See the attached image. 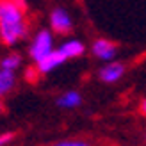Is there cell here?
<instances>
[{"mask_svg": "<svg viewBox=\"0 0 146 146\" xmlns=\"http://www.w3.org/2000/svg\"><path fill=\"white\" fill-rule=\"evenodd\" d=\"M4 112V105H2V100H0V114Z\"/></svg>", "mask_w": 146, "mask_h": 146, "instance_id": "cell-14", "label": "cell"}, {"mask_svg": "<svg viewBox=\"0 0 146 146\" xmlns=\"http://www.w3.org/2000/svg\"><path fill=\"white\" fill-rule=\"evenodd\" d=\"M38 77H39V73L36 71V68H29V70H25V80H29V82H34Z\"/></svg>", "mask_w": 146, "mask_h": 146, "instance_id": "cell-13", "label": "cell"}, {"mask_svg": "<svg viewBox=\"0 0 146 146\" xmlns=\"http://www.w3.org/2000/svg\"><path fill=\"white\" fill-rule=\"evenodd\" d=\"M57 50H59V52L62 54V57L68 61V59H77V57L84 55L86 45L80 39H66L62 45L57 46Z\"/></svg>", "mask_w": 146, "mask_h": 146, "instance_id": "cell-7", "label": "cell"}, {"mask_svg": "<svg viewBox=\"0 0 146 146\" xmlns=\"http://www.w3.org/2000/svg\"><path fill=\"white\" fill-rule=\"evenodd\" d=\"M52 146H93L89 141H84V139H64V141H59Z\"/></svg>", "mask_w": 146, "mask_h": 146, "instance_id": "cell-11", "label": "cell"}, {"mask_svg": "<svg viewBox=\"0 0 146 146\" xmlns=\"http://www.w3.org/2000/svg\"><path fill=\"white\" fill-rule=\"evenodd\" d=\"M125 64L119 62V61H109L105 66H102L100 71H98V77L102 82L105 84H116L119 82V80L123 78V75H125Z\"/></svg>", "mask_w": 146, "mask_h": 146, "instance_id": "cell-5", "label": "cell"}, {"mask_svg": "<svg viewBox=\"0 0 146 146\" xmlns=\"http://www.w3.org/2000/svg\"><path fill=\"white\" fill-rule=\"evenodd\" d=\"M14 86H16V73L0 68V100L9 94Z\"/></svg>", "mask_w": 146, "mask_h": 146, "instance_id": "cell-9", "label": "cell"}, {"mask_svg": "<svg viewBox=\"0 0 146 146\" xmlns=\"http://www.w3.org/2000/svg\"><path fill=\"white\" fill-rule=\"evenodd\" d=\"M55 48V41H54V32L48 29H41L34 34V38L29 46V57L32 59V62L41 61L43 57H46L52 50Z\"/></svg>", "mask_w": 146, "mask_h": 146, "instance_id": "cell-2", "label": "cell"}, {"mask_svg": "<svg viewBox=\"0 0 146 146\" xmlns=\"http://www.w3.org/2000/svg\"><path fill=\"white\" fill-rule=\"evenodd\" d=\"M21 64H23V57L18 52H11V54H7L0 59V68L7 70V71H13V73H16V70L21 68Z\"/></svg>", "mask_w": 146, "mask_h": 146, "instance_id": "cell-10", "label": "cell"}, {"mask_svg": "<svg viewBox=\"0 0 146 146\" xmlns=\"http://www.w3.org/2000/svg\"><path fill=\"white\" fill-rule=\"evenodd\" d=\"M29 36L27 2L25 0H0V41L14 46Z\"/></svg>", "mask_w": 146, "mask_h": 146, "instance_id": "cell-1", "label": "cell"}, {"mask_svg": "<svg viewBox=\"0 0 146 146\" xmlns=\"http://www.w3.org/2000/svg\"><path fill=\"white\" fill-rule=\"evenodd\" d=\"M57 107L61 109H77L82 105V94H80L78 91L71 89V91H64L62 94H59L55 100Z\"/></svg>", "mask_w": 146, "mask_h": 146, "instance_id": "cell-8", "label": "cell"}, {"mask_svg": "<svg viewBox=\"0 0 146 146\" xmlns=\"http://www.w3.org/2000/svg\"><path fill=\"white\" fill-rule=\"evenodd\" d=\"M50 31L61 36H66L73 31V20L64 7H55L50 13Z\"/></svg>", "mask_w": 146, "mask_h": 146, "instance_id": "cell-3", "label": "cell"}, {"mask_svg": "<svg viewBox=\"0 0 146 146\" xmlns=\"http://www.w3.org/2000/svg\"><path fill=\"white\" fill-rule=\"evenodd\" d=\"M64 62H66V59L62 57V54L57 48H54L46 57H43L41 61L34 62V68H36V71H38L39 75H48V73H52L59 66H62Z\"/></svg>", "mask_w": 146, "mask_h": 146, "instance_id": "cell-6", "label": "cell"}, {"mask_svg": "<svg viewBox=\"0 0 146 146\" xmlns=\"http://www.w3.org/2000/svg\"><path fill=\"white\" fill-rule=\"evenodd\" d=\"M13 139H14V134H13V132H4V134H0V146H7Z\"/></svg>", "mask_w": 146, "mask_h": 146, "instance_id": "cell-12", "label": "cell"}, {"mask_svg": "<svg viewBox=\"0 0 146 146\" xmlns=\"http://www.w3.org/2000/svg\"><path fill=\"white\" fill-rule=\"evenodd\" d=\"M91 52H93V55L96 57V59L104 61V62H109V61L116 59V55H118V46H116V43L109 41L105 38H98V39L93 41Z\"/></svg>", "mask_w": 146, "mask_h": 146, "instance_id": "cell-4", "label": "cell"}]
</instances>
